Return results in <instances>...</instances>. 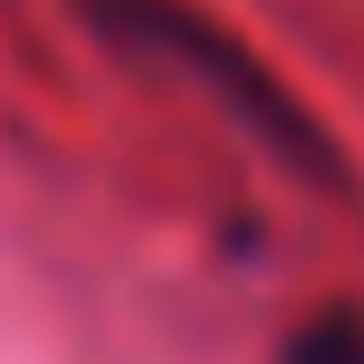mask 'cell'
Segmentation results:
<instances>
[{"mask_svg":"<svg viewBox=\"0 0 364 364\" xmlns=\"http://www.w3.org/2000/svg\"><path fill=\"white\" fill-rule=\"evenodd\" d=\"M80 9H89V27H98L107 45H124V53H142V63L178 71L187 89H205L231 124H249V134H258L267 151H284L294 169L338 178L329 134H320V124L294 107V89H284L231 27H213L205 9H187V0H80Z\"/></svg>","mask_w":364,"mask_h":364,"instance_id":"6da1fadb","label":"cell"},{"mask_svg":"<svg viewBox=\"0 0 364 364\" xmlns=\"http://www.w3.org/2000/svg\"><path fill=\"white\" fill-rule=\"evenodd\" d=\"M284 364H364V311H329L311 329H294Z\"/></svg>","mask_w":364,"mask_h":364,"instance_id":"7a4b0ae2","label":"cell"}]
</instances>
